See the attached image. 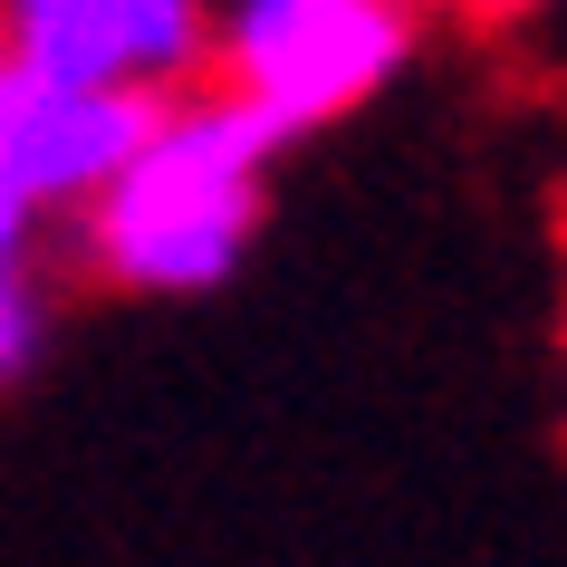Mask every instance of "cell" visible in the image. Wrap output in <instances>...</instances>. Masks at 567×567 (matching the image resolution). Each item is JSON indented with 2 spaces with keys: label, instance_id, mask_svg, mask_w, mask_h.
Instances as JSON below:
<instances>
[{
  "label": "cell",
  "instance_id": "cell-1",
  "mask_svg": "<svg viewBox=\"0 0 567 567\" xmlns=\"http://www.w3.org/2000/svg\"><path fill=\"white\" fill-rule=\"evenodd\" d=\"M269 135L231 87H174L145 145L68 212V269L116 299H203L221 289L269 212Z\"/></svg>",
  "mask_w": 567,
  "mask_h": 567
},
{
  "label": "cell",
  "instance_id": "cell-6",
  "mask_svg": "<svg viewBox=\"0 0 567 567\" xmlns=\"http://www.w3.org/2000/svg\"><path fill=\"white\" fill-rule=\"evenodd\" d=\"M39 240H49V212L30 203V183L0 164V269H30V260H39Z\"/></svg>",
  "mask_w": 567,
  "mask_h": 567
},
{
  "label": "cell",
  "instance_id": "cell-2",
  "mask_svg": "<svg viewBox=\"0 0 567 567\" xmlns=\"http://www.w3.org/2000/svg\"><path fill=\"white\" fill-rule=\"evenodd\" d=\"M433 0H221L212 20V87L299 145L318 125L357 116L414 68Z\"/></svg>",
  "mask_w": 567,
  "mask_h": 567
},
{
  "label": "cell",
  "instance_id": "cell-4",
  "mask_svg": "<svg viewBox=\"0 0 567 567\" xmlns=\"http://www.w3.org/2000/svg\"><path fill=\"white\" fill-rule=\"evenodd\" d=\"M154 106L164 96H145V87H96V78L0 59V164L30 183V203L49 221H68L125 154L145 145Z\"/></svg>",
  "mask_w": 567,
  "mask_h": 567
},
{
  "label": "cell",
  "instance_id": "cell-3",
  "mask_svg": "<svg viewBox=\"0 0 567 567\" xmlns=\"http://www.w3.org/2000/svg\"><path fill=\"white\" fill-rule=\"evenodd\" d=\"M221 0H0V59L96 78V87H203Z\"/></svg>",
  "mask_w": 567,
  "mask_h": 567
},
{
  "label": "cell",
  "instance_id": "cell-7",
  "mask_svg": "<svg viewBox=\"0 0 567 567\" xmlns=\"http://www.w3.org/2000/svg\"><path fill=\"white\" fill-rule=\"evenodd\" d=\"M443 20H462V30H519V20H538V10H558V0H433Z\"/></svg>",
  "mask_w": 567,
  "mask_h": 567
},
{
  "label": "cell",
  "instance_id": "cell-5",
  "mask_svg": "<svg viewBox=\"0 0 567 567\" xmlns=\"http://www.w3.org/2000/svg\"><path fill=\"white\" fill-rule=\"evenodd\" d=\"M59 347V279L49 269H0V394L39 385V365Z\"/></svg>",
  "mask_w": 567,
  "mask_h": 567
}]
</instances>
